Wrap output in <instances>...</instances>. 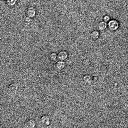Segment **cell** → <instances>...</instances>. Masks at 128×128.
<instances>
[{
    "label": "cell",
    "instance_id": "obj_13",
    "mask_svg": "<svg viewBox=\"0 0 128 128\" xmlns=\"http://www.w3.org/2000/svg\"><path fill=\"white\" fill-rule=\"evenodd\" d=\"M32 20L28 16H26L24 18V23L27 24H30Z\"/></svg>",
    "mask_w": 128,
    "mask_h": 128
},
{
    "label": "cell",
    "instance_id": "obj_2",
    "mask_svg": "<svg viewBox=\"0 0 128 128\" xmlns=\"http://www.w3.org/2000/svg\"><path fill=\"white\" fill-rule=\"evenodd\" d=\"M120 26L118 22L115 20H110L108 23V27L110 31L114 32L117 30Z\"/></svg>",
    "mask_w": 128,
    "mask_h": 128
},
{
    "label": "cell",
    "instance_id": "obj_14",
    "mask_svg": "<svg viewBox=\"0 0 128 128\" xmlns=\"http://www.w3.org/2000/svg\"><path fill=\"white\" fill-rule=\"evenodd\" d=\"M103 20L106 22H108L110 20V18L108 16H105L104 17Z\"/></svg>",
    "mask_w": 128,
    "mask_h": 128
},
{
    "label": "cell",
    "instance_id": "obj_6",
    "mask_svg": "<svg viewBox=\"0 0 128 128\" xmlns=\"http://www.w3.org/2000/svg\"><path fill=\"white\" fill-rule=\"evenodd\" d=\"M65 66V63L60 61L56 62L54 66V68L58 72H60L63 70Z\"/></svg>",
    "mask_w": 128,
    "mask_h": 128
},
{
    "label": "cell",
    "instance_id": "obj_11",
    "mask_svg": "<svg viewBox=\"0 0 128 128\" xmlns=\"http://www.w3.org/2000/svg\"><path fill=\"white\" fill-rule=\"evenodd\" d=\"M57 56L55 52H52L50 54L48 55V58L51 61H54L56 59Z\"/></svg>",
    "mask_w": 128,
    "mask_h": 128
},
{
    "label": "cell",
    "instance_id": "obj_4",
    "mask_svg": "<svg viewBox=\"0 0 128 128\" xmlns=\"http://www.w3.org/2000/svg\"><path fill=\"white\" fill-rule=\"evenodd\" d=\"M82 82L84 86H89L92 82V78L90 75H86L82 78Z\"/></svg>",
    "mask_w": 128,
    "mask_h": 128
},
{
    "label": "cell",
    "instance_id": "obj_10",
    "mask_svg": "<svg viewBox=\"0 0 128 128\" xmlns=\"http://www.w3.org/2000/svg\"><path fill=\"white\" fill-rule=\"evenodd\" d=\"M108 26L106 22H102L98 23L96 25V28L100 31H103L105 30Z\"/></svg>",
    "mask_w": 128,
    "mask_h": 128
},
{
    "label": "cell",
    "instance_id": "obj_5",
    "mask_svg": "<svg viewBox=\"0 0 128 128\" xmlns=\"http://www.w3.org/2000/svg\"><path fill=\"white\" fill-rule=\"evenodd\" d=\"M26 13L28 16L30 18H33L36 14V10L33 6L28 7L26 10Z\"/></svg>",
    "mask_w": 128,
    "mask_h": 128
},
{
    "label": "cell",
    "instance_id": "obj_12",
    "mask_svg": "<svg viewBox=\"0 0 128 128\" xmlns=\"http://www.w3.org/2000/svg\"><path fill=\"white\" fill-rule=\"evenodd\" d=\"M17 0H6V3L8 6H12L15 5Z\"/></svg>",
    "mask_w": 128,
    "mask_h": 128
},
{
    "label": "cell",
    "instance_id": "obj_8",
    "mask_svg": "<svg viewBox=\"0 0 128 128\" xmlns=\"http://www.w3.org/2000/svg\"><path fill=\"white\" fill-rule=\"evenodd\" d=\"M68 57V53L64 51H62L60 52L57 56L58 59L60 61L65 60Z\"/></svg>",
    "mask_w": 128,
    "mask_h": 128
},
{
    "label": "cell",
    "instance_id": "obj_1",
    "mask_svg": "<svg viewBox=\"0 0 128 128\" xmlns=\"http://www.w3.org/2000/svg\"><path fill=\"white\" fill-rule=\"evenodd\" d=\"M6 90L7 92L10 94H16L19 89V86L16 83L11 82L7 86Z\"/></svg>",
    "mask_w": 128,
    "mask_h": 128
},
{
    "label": "cell",
    "instance_id": "obj_16",
    "mask_svg": "<svg viewBox=\"0 0 128 128\" xmlns=\"http://www.w3.org/2000/svg\"></svg>",
    "mask_w": 128,
    "mask_h": 128
},
{
    "label": "cell",
    "instance_id": "obj_15",
    "mask_svg": "<svg viewBox=\"0 0 128 128\" xmlns=\"http://www.w3.org/2000/svg\"><path fill=\"white\" fill-rule=\"evenodd\" d=\"M98 78L96 76H94L92 78V81L93 83H96L98 81Z\"/></svg>",
    "mask_w": 128,
    "mask_h": 128
},
{
    "label": "cell",
    "instance_id": "obj_3",
    "mask_svg": "<svg viewBox=\"0 0 128 128\" xmlns=\"http://www.w3.org/2000/svg\"><path fill=\"white\" fill-rule=\"evenodd\" d=\"M38 122L42 126L44 127L49 126L50 124L49 117L46 115H43L40 116L38 119Z\"/></svg>",
    "mask_w": 128,
    "mask_h": 128
},
{
    "label": "cell",
    "instance_id": "obj_7",
    "mask_svg": "<svg viewBox=\"0 0 128 128\" xmlns=\"http://www.w3.org/2000/svg\"><path fill=\"white\" fill-rule=\"evenodd\" d=\"M100 36L99 32L96 30L91 32L90 34L89 37L90 40L92 42H95L98 38Z\"/></svg>",
    "mask_w": 128,
    "mask_h": 128
},
{
    "label": "cell",
    "instance_id": "obj_9",
    "mask_svg": "<svg viewBox=\"0 0 128 128\" xmlns=\"http://www.w3.org/2000/svg\"><path fill=\"white\" fill-rule=\"evenodd\" d=\"M36 122L35 121L32 119L27 120L25 122L24 126L26 128H33L35 127Z\"/></svg>",
    "mask_w": 128,
    "mask_h": 128
}]
</instances>
